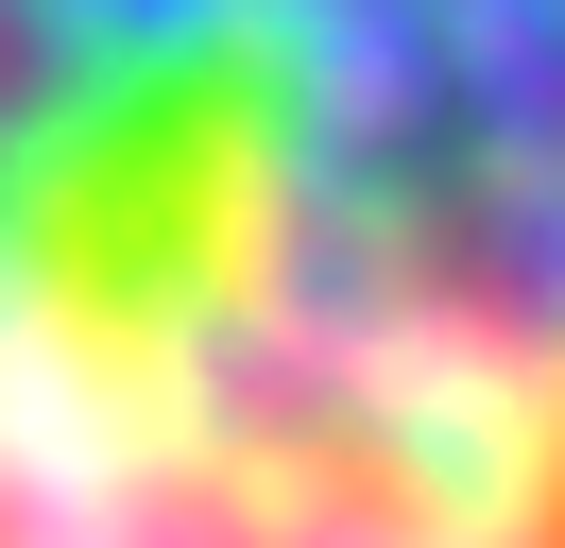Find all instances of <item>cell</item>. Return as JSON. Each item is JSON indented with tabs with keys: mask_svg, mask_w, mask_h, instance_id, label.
I'll return each instance as SVG.
<instances>
[{
	"mask_svg": "<svg viewBox=\"0 0 565 548\" xmlns=\"http://www.w3.org/2000/svg\"><path fill=\"white\" fill-rule=\"evenodd\" d=\"M0 548H565V0H0Z\"/></svg>",
	"mask_w": 565,
	"mask_h": 548,
	"instance_id": "6da1fadb",
	"label": "cell"
}]
</instances>
